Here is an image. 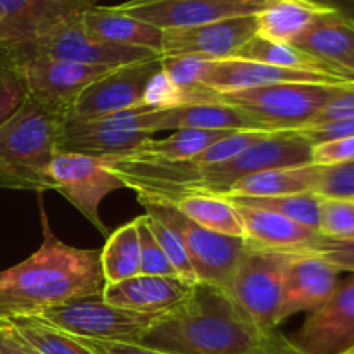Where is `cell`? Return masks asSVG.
I'll list each match as a JSON object with an SVG mask.
<instances>
[{
    "label": "cell",
    "instance_id": "6da1fadb",
    "mask_svg": "<svg viewBox=\"0 0 354 354\" xmlns=\"http://www.w3.org/2000/svg\"><path fill=\"white\" fill-rule=\"evenodd\" d=\"M40 248L16 266L0 272V318L38 317L48 308L104 289L100 251L64 244L52 232L40 203Z\"/></svg>",
    "mask_w": 354,
    "mask_h": 354
},
{
    "label": "cell",
    "instance_id": "7a4b0ae2",
    "mask_svg": "<svg viewBox=\"0 0 354 354\" xmlns=\"http://www.w3.org/2000/svg\"><path fill=\"white\" fill-rule=\"evenodd\" d=\"M266 334L227 290L197 282L182 303L159 315L138 344L168 354H249Z\"/></svg>",
    "mask_w": 354,
    "mask_h": 354
},
{
    "label": "cell",
    "instance_id": "3957f363",
    "mask_svg": "<svg viewBox=\"0 0 354 354\" xmlns=\"http://www.w3.org/2000/svg\"><path fill=\"white\" fill-rule=\"evenodd\" d=\"M64 118L28 97L0 124V189L44 194L54 190L50 165Z\"/></svg>",
    "mask_w": 354,
    "mask_h": 354
},
{
    "label": "cell",
    "instance_id": "277c9868",
    "mask_svg": "<svg viewBox=\"0 0 354 354\" xmlns=\"http://www.w3.org/2000/svg\"><path fill=\"white\" fill-rule=\"evenodd\" d=\"M349 83H279L218 93L204 86L197 104H227L248 113L268 133L310 127L328 100Z\"/></svg>",
    "mask_w": 354,
    "mask_h": 354
},
{
    "label": "cell",
    "instance_id": "5b68a950",
    "mask_svg": "<svg viewBox=\"0 0 354 354\" xmlns=\"http://www.w3.org/2000/svg\"><path fill=\"white\" fill-rule=\"evenodd\" d=\"M292 256L249 244L225 287L259 330L272 332L280 325L283 279Z\"/></svg>",
    "mask_w": 354,
    "mask_h": 354
},
{
    "label": "cell",
    "instance_id": "8992f818",
    "mask_svg": "<svg viewBox=\"0 0 354 354\" xmlns=\"http://www.w3.org/2000/svg\"><path fill=\"white\" fill-rule=\"evenodd\" d=\"M158 317L159 315L137 313L113 306L104 299L100 290L48 308L35 318L75 337L138 344Z\"/></svg>",
    "mask_w": 354,
    "mask_h": 354
},
{
    "label": "cell",
    "instance_id": "52a82bcc",
    "mask_svg": "<svg viewBox=\"0 0 354 354\" xmlns=\"http://www.w3.org/2000/svg\"><path fill=\"white\" fill-rule=\"evenodd\" d=\"M138 203L144 206L147 216L165 223L182 239L199 282L214 283L221 289L227 287L235 266L249 248L245 239L228 237L206 230L180 213L171 203L140 197Z\"/></svg>",
    "mask_w": 354,
    "mask_h": 354
},
{
    "label": "cell",
    "instance_id": "ba28073f",
    "mask_svg": "<svg viewBox=\"0 0 354 354\" xmlns=\"http://www.w3.org/2000/svg\"><path fill=\"white\" fill-rule=\"evenodd\" d=\"M0 54L21 55L35 54L47 57L61 59V61L78 62L99 68H121L135 62L151 61L161 57V54L149 48L124 47V45L107 44L86 35L82 26V14L57 24L47 33L33 38L30 41L14 45H0Z\"/></svg>",
    "mask_w": 354,
    "mask_h": 354
},
{
    "label": "cell",
    "instance_id": "9c48e42d",
    "mask_svg": "<svg viewBox=\"0 0 354 354\" xmlns=\"http://www.w3.org/2000/svg\"><path fill=\"white\" fill-rule=\"evenodd\" d=\"M0 59L21 76L30 99L64 120L80 93L111 71L107 68L61 61L47 55L0 54Z\"/></svg>",
    "mask_w": 354,
    "mask_h": 354
},
{
    "label": "cell",
    "instance_id": "30bf717a",
    "mask_svg": "<svg viewBox=\"0 0 354 354\" xmlns=\"http://www.w3.org/2000/svg\"><path fill=\"white\" fill-rule=\"evenodd\" d=\"M50 180L55 192L75 206L104 237L109 228L100 220L99 207L114 190L124 189V182L107 166V159L57 152L50 165Z\"/></svg>",
    "mask_w": 354,
    "mask_h": 354
},
{
    "label": "cell",
    "instance_id": "8fae6325",
    "mask_svg": "<svg viewBox=\"0 0 354 354\" xmlns=\"http://www.w3.org/2000/svg\"><path fill=\"white\" fill-rule=\"evenodd\" d=\"M158 69H161V57L111 69L80 93L66 114L64 123H80L121 111L140 109L144 107L142 97L145 85Z\"/></svg>",
    "mask_w": 354,
    "mask_h": 354
},
{
    "label": "cell",
    "instance_id": "7c38bea8",
    "mask_svg": "<svg viewBox=\"0 0 354 354\" xmlns=\"http://www.w3.org/2000/svg\"><path fill=\"white\" fill-rule=\"evenodd\" d=\"M270 0H128L114 6L121 12L159 30L194 28L230 17L256 16Z\"/></svg>",
    "mask_w": 354,
    "mask_h": 354
},
{
    "label": "cell",
    "instance_id": "4fadbf2b",
    "mask_svg": "<svg viewBox=\"0 0 354 354\" xmlns=\"http://www.w3.org/2000/svg\"><path fill=\"white\" fill-rule=\"evenodd\" d=\"M303 354H349L354 351V273L330 297L310 311L299 330L289 337Z\"/></svg>",
    "mask_w": 354,
    "mask_h": 354
},
{
    "label": "cell",
    "instance_id": "5bb4252c",
    "mask_svg": "<svg viewBox=\"0 0 354 354\" xmlns=\"http://www.w3.org/2000/svg\"><path fill=\"white\" fill-rule=\"evenodd\" d=\"M256 33V16L230 17L194 28L166 30L161 55H199L209 61H223L234 57Z\"/></svg>",
    "mask_w": 354,
    "mask_h": 354
},
{
    "label": "cell",
    "instance_id": "9a60e30c",
    "mask_svg": "<svg viewBox=\"0 0 354 354\" xmlns=\"http://www.w3.org/2000/svg\"><path fill=\"white\" fill-rule=\"evenodd\" d=\"M99 0H0V45L30 41L80 16Z\"/></svg>",
    "mask_w": 354,
    "mask_h": 354
},
{
    "label": "cell",
    "instance_id": "2e32d148",
    "mask_svg": "<svg viewBox=\"0 0 354 354\" xmlns=\"http://www.w3.org/2000/svg\"><path fill=\"white\" fill-rule=\"evenodd\" d=\"M334 265L315 252H294L283 279L280 324L301 311H313L334 294L339 286Z\"/></svg>",
    "mask_w": 354,
    "mask_h": 354
},
{
    "label": "cell",
    "instance_id": "e0dca14e",
    "mask_svg": "<svg viewBox=\"0 0 354 354\" xmlns=\"http://www.w3.org/2000/svg\"><path fill=\"white\" fill-rule=\"evenodd\" d=\"M279 83H349V80L324 73L277 68L242 59H223L211 62L203 86L218 93H230Z\"/></svg>",
    "mask_w": 354,
    "mask_h": 354
},
{
    "label": "cell",
    "instance_id": "ac0fdd59",
    "mask_svg": "<svg viewBox=\"0 0 354 354\" xmlns=\"http://www.w3.org/2000/svg\"><path fill=\"white\" fill-rule=\"evenodd\" d=\"M140 127L149 133L162 130H211V131H265L248 113L227 104H194L171 109H145ZM268 133V131H266Z\"/></svg>",
    "mask_w": 354,
    "mask_h": 354
},
{
    "label": "cell",
    "instance_id": "d6986e66",
    "mask_svg": "<svg viewBox=\"0 0 354 354\" xmlns=\"http://www.w3.org/2000/svg\"><path fill=\"white\" fill-rule=\"evenodd\" d=\"M154 133L140 130H121L102 120L62 123L55 147L64 154H82L102 159H120L131 156Z\"/></svg>",
    "mask_w": 354,
    "mask_h": 354
},
{
    "label": "cell",
    "instance_id": "ffe728a7",
    "mask_svg": "<svg viewBox=\"0 0 354 354\" xmlns=\"http://www.w3.org/2000/svg\"><path fill=\"white\" fill-rule=\"evenodd\" d=\"M192 283L178 277L135 275L116 283H106L104 299L121 310L161 315L189 296Z\"/></svg>",
    "mask_w": 354,
    "mask_h": 354
},
{
    "label": "cell",
    "instance_id": "44dd1931",
    "mask_svg": "<svg viewBox=\"0 0 354 354\" xmlns=\"http://www.w3.org/2000/svg\"><path fill=\"white\" fill-rule=\"evenodd\" d=\"M234 203V201H232ZM244 223V237L249 244L263 249L287 252H306L322 239V234L303 227L273 211L237 204Z\"/></svg>",
    "mask_w": 354,
    "mask_h": 354
},
{
    "label": "cell",
    "instance_id": "7402d4cb",
    "mask_svg": "<svg viewBox=\"0 0 354 354\" xmlns=\"http://www.w3.org/2000/svg\"><path fill=\"white\" fill-rule=\"evenodd\" d=\"M290 45L325 62L348 80V71L354 64V19L341 12L328 14L311 24Z\"/></svg>",
    "mask_w": 354,
    "mask_h": 354
},
{
    "label": "cell",
    "instance_id": "603a6c76",
    "mask_svg": "<svg viewBox=\"0 0 354 354\" xmlns=\"http://www.w3.org/2000/svg\"><path fill=\"white\" fill-rule=\"evenodd\" d=\"M82 26L92 38L124 47H140L162 54L165 31L138 21L116 7L93 6L82 14Z\"/></svg>",
    "mask_w": 354,
    "mask_h": 354
},
{
    "label": "cell",
    "instance_id": "cb8c5ba5",
    "mask_svg": "<svg viewBox=\"0 0 354 354\" xmlns=\"http://www.w3.org/2000/svg\"><path fill=\"white\" fill-rule=\"evenodd\" d=\"M337 12L313 0H270L268 6L256 14V37L279 44H292L320 17Z\"/></svg>",
    "mask_w": 354,
    "mask_h": 354
},
{
    "label": "cell",
    "instance_id": "d4e9b609",
    "mask_svg": "<svg viewBox=\"0 0 354 354\" xmlns=\"http://www.w3.org/2000/svg\"><path fill=\"white\" fill-rule=\"evenodd\" d=\"M320 166L304 165L290 166V168L265 169L252 173L228 189L225 197H279L292 196V194L315 192Z\"/></svg>",
    "mask_w": 354,
    "mask_h": 354
},
{
    "label": "cell",
    "instance_id": "484cf974",
    "mask_svg": "<svg viewBox=\"0 0 354 354\" xmlns=\"http://www.w3.org/2000/svg\"><path fill=\"white\" fill-rule=\"evenodd\" d=\"M182 214L206 230L228 237H244V223L237 206L228 197L190 192L171 203Z\"/></svg>",
    "mask_w": 354,
    "mask_h": 354
},
{
    "label": "cell",
    "instance_id": "4316f807",
    "mask_svg": "<svg viewBox=\"0 0 354 354\" xmlns=\"http://www.w3.org/2000/svg\"><path fill=\"white\" fill-rule=\"evenodd\" d=\"M104 282L116 283L140 275V241L137 218L116 228L106 237L100 251Z\"/></svg>",
    "mask_w": 354,
    "mask_h": 354
},
{
    "label": "cell",
    "instance_id": "83f0119b",
    "mask_svg": "<svg viewBox=\"0 0 354 354\" xmlns=\"http://www.w3.org/2000/svg\"><path fill=\"white\" fill-rule=\"evenodd\" d=\"M235 131H211V130H175L166 138H149L137 151L127 158L161 159V161H187L196 158L209 145Z\"/></svg>",
    "mask_w": 354,
    "mask_h": 354
},
{
    "label": "cell",
    "instance_id": "f1b7e54d",
    "mask_svg": "<svg viewBox=\"0 0 354 354\" xmlns=\"http://www.w3.org/2000/svg\"><path fill=\"white\" fill-rule=\"evenodd\" d=\"M232 59H242V61L263 62V64L277 66V68L297 69V71H313L324 73V75L339 76L332 68H328L325 62L311 57L306 52L299 50L290 44H279V41H270L265 38L252 37L245 45H242L237 54ZM342 78V76H339ZM346 80V78H344Z\"/></svg>",
    "mask_w": 354,
    "mask_h": 354
},
{
    "label": "cell",
    "instance_id": "f546056e",
    "mask_svg": "<svg viewBox=\"0 0 354 354\" xmlns=\"http://www.w3.org/2000/svg\"><path fill=\"white\" fill-rule=\"evenodd\" d=\"M7 324L38 354H93L75 335L57 330L35 317L9 318Z\"/></svg>",
    "mask_w": 354,
    "mask_h": 354
},
{
    "label": "cell",
    "instance_id": "4dcf8cb0",
    "mask_svg": "<svg viewBox=\"0 0 354 354\" xmlns=\"http://www.w3.org/2000/svg\"><path fill=\"white\" fill-rule=\"evenodd\" d=\"M237 204L244 206L259 207V209L273 211L303 227L317 230L320 228V213L324 197L315 192L292 194V196H279V197H237L230 199Z\"/></svg>",
    "mask_w": 354,
    "mask_h": 354
},
{
    "label": "cell",
    "instance_id": "1f68e13d",
    "mask_svg": "<svg viewBox=\"0 0 354 354\" xmlns=\"http://www.w3.org/2000/svg\"><path fill=\"white\" fill-rule=\"evenodd\" d=\"M145 216H147V214H145ZM147 218H149V225H151L152 228V234H154L156 241H158L159 245H161L162 252H165L166 258H168L171 268L175 270L176 277L185 280L187 283H192V286L199 282L196 275V270H194L192 261H190V256L189 252H187L185 245H183L182 239H180L175 232L169 230L165 223H161V221L154 220V218L151 216Z\"/></svg>",
    "mask_w": 354,
    "mask_h": 354
},
{
    "label": "cell",
    "instance_id": "d6a6232c",
    "mask_svg": "<svg viewBox=\"0 0 354 354\" xmlns=\"http://www.w3.org/2000/svg\"><path fill=\"white\" fill-rule=\"evenodd\" d=\"M322 237L332 241H346L354 237V201L324 199L320 213Z\"/></svg>",
    "mask_w": 354,
    "mask_h": 354
},
{
    "label": "cell",
    "instance_id": "836d02e7",
    "mask_svg": "<svg viewBox=\"0 0 354 354\" xmlns=\"http://www.w3.org/2000/svg\"><path fill=\"white\" fill-rule=\"evenodd\" d=\"M211 62L213 61L199 55H161L162 71L180 88L203 86Z\"/></svg>",
    "mask_w": 354,
    "mask_h": 354
},
{
    "label": "cell",
    "instance_id": "e575fe53",
    "mask_svg": "<svg viewBox=\"0 0 354 354\" xmlns=\"http://www.w3.org/2000/svg\"><path fill=\"white\" fill-rule=\"evenodd\" d=\"M138 241H140V273L142 275L176 277L175 270L169 265L168 258L162 252L161 245L156 241L149 218L145 214L137 218Z\"/></svg>",
    "mask_w": 354,
    "mask_h": 354
},
{
    "label": "cell",
    "instance_id": "d590c367",
    "mask_svg": "<svg viewBox=\"0 0 354 354\" xmlns=\"http://www.w3.org/2000/svg\"><path fill=\"white\" fill-rule=\"evenodd\" d=\"M315 194L324 199L354 201V161L335 166H320Z\"/></svg>",
    "mask_w": 354,
    "mask_h": 354
},
{
    "label": "cell",
    "instance_id": "8d00e7d4",
    "mask_svg": "<svg viewBox=\"0 0 354 354\" xmlns=\"http://www.w3.org/2000/svg\"><path fill=\"white\" fill-rule=\"evenodd\" d=\"M142 100H144V107H147V109H171V107L185 106L187 92L185 88H180L169 80V76L162 71L161 66V69H158L149 78Z\"/></svg>",
    "mask_w": 354,
    "mask_h": 354
},
{
    "label": "cell",
    "instance_id": "74e56055",
    "mask_svg": "<svg viewBox=\"0 0 354 354\" xmlns=\"http://www.w3.org/2000/svg\"><path fill=\"white\" fill-rule=\"evenodd\" d=\"M26 99L28 90L21 76L0 59V124L9 120Z\"/></svg>",
    "mask_w": 354,
    "mask_h": 354
},
{
    "label": "cell",
    "instance_id": "f35d334b",
    "mask_svg": "<svg viewBox=\"0 0 354 354\" xmlns=\"http://www.w3.org/2000/svg\"><path fill=\"white\" fill-rule=\"evenodd\" d=\"M308 252L322 256L341 273H354V237L346 239V241H332V239L322 237Z\"/></svg>",
    "mask_w": 354,
    "mask_h": 354
},
{
    "label": "cell",
    "instance_id": "ab89813d",
    "mask_svg": "<svg viewBox=\"0 0 354 354\" xmlns=\"http://www.w3.org/2000/svg\"><path fill=\"white\" fill-rule=\"evenodd\" d=\"M349 161H354V137L337 138V140H328L313 145L311 165L335 166Z\"/></svg>",
    "mask_w": 354,
    "mask_h": 354
},
{
    "label": "cell",
    "instance_id": "60d3db41",
    "mask_svg": "<svg viewBox=\"0 0 354 354\" xmlns=\"http://www.w3.org/2000/svg\"><path fill=\"white\" fill-rule=\"evenodd\" d=\"M299 133L304 135L313 145L322 144V142L337 140V138L354 137V118L308 127L304 130H299Z\"/></svg>",
    "mask_w": 354,
    "mask_h": 354
},
{
    "label": "cell",
    "instance_id": "b9f144b4",
    "mask_svg": "<svg viewBox=\"0 0 354 354\" xmlns=\"http://www.w3.org/2000/svg\"><path fill=\"white\" fill-rule=\"evenodd\" d=\"M82 344H85L93 354H168L156 351V349L145 348L140 344H127V342H111V341H95V339L76 337Z\"/></svg>",
    "mask_w": 354,
    "mask_h": 354
},
{
    "label": "cell",
    "instance_id": "7bdbcfd3",
    "mask_svg": "<svg viewBox=\"0 0 354 354\" xmlns=\"http://www.w3.org/2000/svg\"><path fill=\"white\" fill-rule=\"evenodd\" d=\"M249 354H303L290 342L289 337L280 334L279 330H272L265 335L261 344Z\"/></svg>",
    "mask_w": 354,
    "mask_h": 354
},
{
    "label": "cell",
    "instance_id": "ee69618b",
    "mask_svg": "<svg viewBox=\"0 0 354 354\" xmlns=\"http://www.w3.org/2000/svg\"><path fill=\"white\" fill-rule=\"evenodd\" d=\"M0 354H38L23 339L17 337L7 320L0 318Z\"/></svg>",
    "mask_w": 354,
    "mask_h": 354
},
{
    "label": "cell",
    "instance_id": "f6af8a7d",
    "mask_svg": "<svg viewBox=\"0 0 354 354\" xmlns=\"http://www.w3.org/2000/svg\"><path fill=\"white\" fill-rule=\"evenodd\" d=\"M348 80H351V82H354V64H353V68L348 71Z\"/></svg>",
    "mask_w": 354,
    "mask_h": 354
},
{
    "label": "cell",
    "instance_id": "bcb514c9",
    "mask_svg": "<svg viewBox=\"0 0 354 354\" xmlns=\"http://www.w3.org/2000/svg\"><path fill=\"white\" fill-rule=\"evenodd\" d=\"M0 23H2V10H0Z\"/></svg>",
    "mask_w": 354,
    "mask_h": 354
},
{
    "label": "cell",
    "instance_id": "7dc6e473",
    "mask_svg": "<svg viewBox=\"0 0 354 354\" xmlns=\"http://www.w3.org/2000/svg\"><path fill=\"white\" fill-rule=\"evenodd\" d=\"M349 354H354V351H353V353H349Z\"/></svg>",
    "mask_w": 354,
    "mask_h": 354
}]
</instances>
